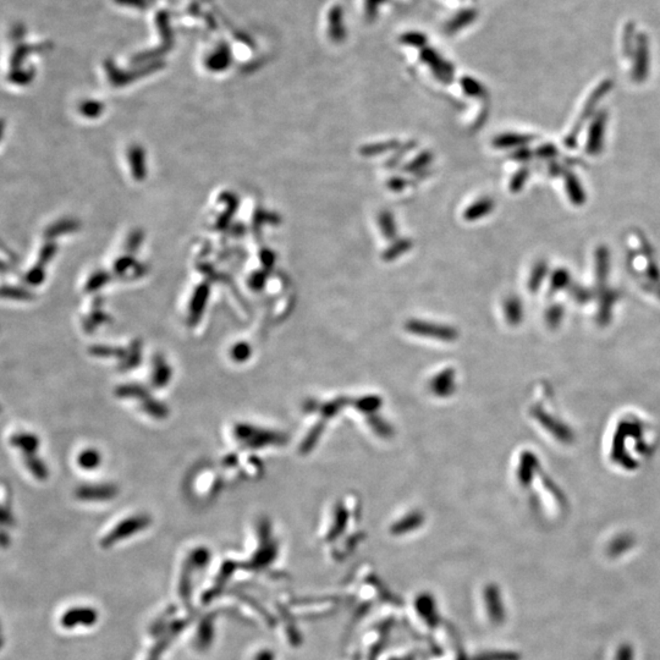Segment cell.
I'll use <instances>...</instances> for the list:
<instances>
[{
	"label": "cell",
	"instance_id": "cell-1",
	"mask_svg": "<svg viewBox=\"0 0 660 660\" xmlns=\"http://www.w3.org/2000/svg\"><path fill=\"white\" fill-rule=\"evenodd\" d=\"M616 45L624 61L633 63L636 72H648L652 58V37L642 22L627 17L616 31Z\"/></svg>",
	"mask_w": 660,
	"mask_h": 660
},
{
	"label": "cell",
	"instance_id": "cell-2",
	"mask_svg": "<svg viewBox=\"0 0 660 660\" xmlns=\"http://www.w3.org/2000/svg\"><path fill=\"white\" fill-rule=\"evenodd\" d=\"M320 28L327 39L333 43H342L349 36L346 11L340 3L331 1L327 4L320 16Z\"/></svg>",
	"mask_w": 660,
	"mask_h": 660
},
{
	"label": "cell",
	"instance_id": "cell-3",
	"mask_svg": "<svg viewBox=\"0 0 660 660\" xmlns=\"http://www.w3.org/2000/svg\"><path fill=\"white\" fill-rule=\"evenodd\" d=\"M116 395L120 399H131L141 402V408L151 417L155 419H164L169 415L168 407L163 402L155 400L144 386L141 384H122L116 389Z\"/></svg>",
	"mask_w": 660,
	"mask_h": 660
},
{
	"label": "cell",
	"instance_id": "cell-4",
	"mask_svg": "<svg viewBox=\"0 0 660 660\" xmlns=\"http://www.w3.org/2000/svg\"><path fill=\"white\" fill-rule=\"evenodd\" d=\"M149 525H151V517L147 516V515H135V516L127 517L125 520H122L121 522L118 523L116 527L113 528L109 534L102 539V547L110 548L111 545L116 544V542H120L122 539L130 538L133 534L146 529Z\"/></svg>",
	"mask_w": 660,
	"mask_h": 660
},
{
	"label": "cell",
	"instance_id": "cell-5",
	"mask_svg": "<svg viewBox=\"0 0 660 660\" xmlns=\"http://www.w3.org/2000/svg\"><path fill=\"white\" fill-rule=\"evenodd\" d=\"M360 16L368 23L380 21L386 14L410 4L411 0H356Z\"/></svg>",
	"mask_w": 660,
	"mask_h": 660
},
{
	"label": "cell",
	"instance_id": "cell-6",
	"mask_svg": "<svg viewBox=\"0 0 660 660\" xmlns=\"http://www.w3.org/2000/svg\"><path fill=\"white\" fill-rule=\"evenodd\" d=\"M234 435L243 446L254 449L275 443L278 438V435L273 434L272 432L245 424H236V427L234 428Z\"/></svg>",
	"mask_w": 660,
	"mask_h": 660
},
{
	"label": "cell",
	"instance_id": "cell-7",
	"mask_svg": "<svg viewBox=\"0 0 660 660\" xmlns=\"http://www.w3.org/2000/svg\"><path fill=\"white\" fill-rule=\"evenodd\" d=\"M119 490L113 484L81 485L75 492L77 499L82 501H107L114 499Z\"/></svg>",
	"mask_w": 660,
	"mask_h": 660
},
{
	"label": "cell",
	"instance_id": "cell-8",
	"mask_svg": "<svg viewBox=\"0 0 660 660\" xmlns=\"http://www.w3.org/2000/svg\"><path fill=\"white\" fill-rule=\"evenodd\" d=\"M97 613L92 608H72L61 617V624L66 628L75 626H91L97 620Z\"/></svg>",
	"mask_w": 660,
	"mask_h": 660
},
{
	"label": "cell",
	"instance_id": "cell-9",
	"mask_svg": "<svg viewBox=\"0 0 660 660\" xmlns=\"http://www.w3.org/2000/svg\"><path fill=\"white\" fill-rule=\"evenodd\" d=\"M173 377V369L170 364L162 355H155L153 358V369H152V385L154 388H164L169 384Z\"/></svg>",
	"mask_w": 660,
	"mask_h": 660
},
{
	"label": "cell",
	"instance_id": "cell-10",
	"mask_svg": "<svg viewBox=\"0 0 660 660\" xmlns=\"http://www.w3.org/2000/svg\"><path fill=\"white\" fill-rule=\"evenodd\" d=\"M10 444L11 446H14V448H16L21 451L23 456H32V455H36V452L38 451L41 440L37 435L33 434V433L21 432V433H16V434L11 437Z\"/></svg>",
	"mask_w": 660,
	"mask_h": 660
},
{
	"label": "cell",
	"instance_id": "cell-11",
	"mask_svg": "<svg viewBox=\"0 0 660 660\" xmlns=\"http://www.w3.org/2000/svg\"><path fill=\"white\" fill-rule=\"evenodd\" d=\"M407 329L411 330L413 333L417 334H424V336H437L446 339H451L454 336L455 331L449 327H443V325L433 324V323H427V322H419V320H411L407 323Z\"/></svg>",
	"mask_w": 660,
	"mask_h": 660
},
{
	"label": "cell",
	"instance_id": "cell-12",
	"mask_svg": "<svg viewBox=\"0 0 660 660\" xmlns=\"http://www.w3.org/2000/svg\"><path fill=\"white\" fill-rule=\"evenodd\" d=\"M412 248L413 241L411 239H408V237L396 239L394 241H391L388 248H385L384 252L382 254V258L385 262H394L399 257L404 256L405 253L411 251Z\"/></svg>",
	"mask_w": 660,
	"mask_h": 660
},
{
	"label": "cell",
	"instance_id": "cell-13",
	"mask_svg": "<svg viewBox=\"0 0 660 660\" xmlns=\"http://www.w3.org/2000/svg\"><path fill=\"white\" fill-rule=\"evenodd\" d=\"M494 208V202L490 198H479L474 204L468 206L463 212V218L466 221H476L483 218Z\"/></svg>",
	"mask_w": 660,
	"mask_h": 660
},
{
	"label": "cell",
	"instance_id": "cell-14",
	"mask_svg": "<svg viewBox=\"0 0 660 660\" xmlns=\"http://www.w3.org/2000/svg\"><path fill=\"white\" fill-rule=\"evenodd\" d=\"M400 146H402V143L399 142L397 140H388V141H383V142L364 144L358 151H360V154L362 157L371 158V157H378L380 154L396 151Z\"/></svg>",
	"mask_w": 660,
	"mask_h": 660
},
{
	"label": "cell",
	"instance_id": "cell-15",
	"mask_svg": "<svg viewBox=\"0 0 660 660\" xmlns=\"http://www.w3.org/2000/svg\"><path fill=\"white\" fill-rule=\"evenodd\" d=\"M378 226H380V232L383 234V236L386 240H389V241L396 240L397 226H396L394 214L391 213L390 210L384 209V210L380 212V215H378Z\"/></svg>",
	"mask_w": 660,
	"mask_h": 660
},
{
	"label": "cell",
	"instance_id": "cell-16",
	"mask_svg": "<svg viewBox=\"0 0 660 660\" xmlns=\"http://www.w3.org/2000/svg\"><path fill=\"white\" fill-rule=\"evenodd\" d=\"M433 162V153L430 151H424L417 154L411 162H408L406 165H404L402 171L407 174H419L426 170V168L430 165Z\"/></svg>",
	"mask_w": 660,
	"mask_h": 660
},
{
	"label": "cell",
	"instance_id": "cell-17",
	"mask_svg": "<svg viewBox=\"0 0 660 660\" xmlns=\"http://www.w3.org/2000/svg\"><path fill=\"white\" fill-rule=\"evenodd\" d=\"M100 462H102L100 452L96 449H92V448L85 449L77 456V465L83 470H87V471H92V470L98 468L100 466Z\"/></svg>",
	"mask_w": 660,
	"mask_h": 660
},
{
	"label": "cell",
	"instance_id": "cell-18",
	"mask_svg": "<svg viewBox=\"0 0 660 660\" xmlns=\"http://www.w3.org/2000/svg\"><path fill=\"white\" fill-rule=\"evenodd\" d=\"M460 86H461L463 94L468 97L482 98L483 96H485V88H484L483 85L473 77L462 76L460 78Z\"/></svg>",
	"mask_w": 660,
	"mask_h": 660
},
{
	"label": "cell",
	"instance_id": "cell-19",
	"mask_svg": "<svg viewBox=\"0 0 660 660\" xmlns=\"http://www.w3.org/2000/svg\"><path fill=\"white\" fill-rule=\"evenodd\" d=\"M141 358H142V346H141V344H140L138 341H136V342L127 350L126 356L121 361L120 369H122V371H129V369L138 367L140 362H141Z\"/></svg>",
	"mask_w": 660,
	"mask_h": 660
},
{
	"label": "cell",
	"instance_id": "cell-20",
	"mask_svg": "<svg viewBox=\"0 0 660 660\" xmlns=\"http://www.w3.org/2000/svg\"><path fill=\"white\" fill-rule=\"evenodd\" d=\"M25 465L30 470V472L39 481H45L48 478V474H50L48 468L45 466V463L36 455L25 456Z\"/></svg>",
	"mask_w": 660,
	"mask_h": 660
},
{
	"label": "cell",
	"instance_id": "cell-21",
	"mask_svg": "<svg viewBox=\"0 0 660 660\" xmlns=\"http://www.w3.org/2000/svg\"><path fill=\"white\" fill-rule=\"evenodd\" d=\"M89 353H91V355H94V356H97V358H121V361H122V360L125 358V356H126L127 350L119 349V347L100 346V345H96V346H92L91 349H89Z\"/></svg>",
	"mask_w": 660,
	"mask_h": 660
},
{
	"label": "cell",
	"instance_id": "cell-22",
	"mask_svg": "<svg viewBox=\"0 0 660 660\" xmlns=\"http://www.w3.org/2000/svg\"><path fill=\"white\" fill-rule=\"evenodd\" d=\"M417 147V141L415 140H411V141H407L406 143L402 144L399 148L396 149L395 153L391 155L390 158L388 160V162L385 163V166L386 168H395L399 165V163L404 160V157L406 155L407 153H410L412 149Z\"/></svg>",
	"mask_w": 660,
	"mask_h": 660
},
{
	"label": "cell",
	"instance_id": "cell-23",
	"mask_svg": "<svg viewBox=\"0 0 660 660\" xmlns=\"http://www.w3.org/2000/svg\"><path fill=\"white\" fill-rule=\"evenodd\" d=\"M209 559H210V553L208 549L197 548L191 553V556L187 562L192 567H204L208 565Z\"/></svg>",
	"mask_w": 660,
	"mask_h": 660
},
{
	"label": "cell",
	"instance_id": "cell-24",
	"mask_svg": "<svg viewBox=\"0 0 660 660\" xmlns=\"http://www.w3.org/2000/svg\"><path fill=\"white\" fill-rule=\"evenodd\" d=\"M230 356L235 362H245L251 356V347L248 342H239L231 347Z\"/></svg>",
	"mask_w": 660,
	"mask_h": 660
},
{
	"label": "cell",
	"instance_id": "cell-25",
	"mask_svg": "<svg viewBox=\"0 0 660 660\" xmlns=\"http://www.w3.org/2000/svg\"><path fill=\"white\" fill-rule=\"evenodd\" d=\"M407 185H408V180L402 176H394L386 182V186L393 192H402L406 188Z\"/></svg>",
	"mask_w": 660,
	"mask_h": 660
},
{
	"label": "cell",
	"instance_id": "cell-26",
	"mask_svg": "<svg viewBox=\"0 0 660 660\" xmlns=\"http://www.w3.org/2000/svg\"><path fill=\"white\" fill-rule=\"evenodd\" d=\"M443 3L448 4V6H450V4H456L457 8H463V6H478L479 0H440Z\"/></svg>",
	"mask_w": 660,
	"mask_h": 660
}]
</instances>
